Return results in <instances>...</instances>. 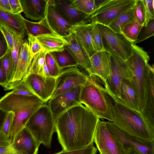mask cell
<instances>
[{
    "label": "cell",
    "instance_id": "cell-1",
    "mask_svg": "<svg viewBox=\"0 0 154 154\" xmlns=\"http://www.w3.org/2000/svg\"><path fill=\"white\" fill-rule=\"evenodd\" d=\"M100 119L81 103L60 115L55 120V132L63 150L77 149L93 145Z\"/></svg>",
    "mask_w": 154,
    "mask_h": 154
},
{
    "label": "cell",
    "instance_id": "cell-2",
    "mask_svg": "<svg viewBox=\"0 0 154 154\" xmlns=\"http://www.w3.org/2000/svg\"><path fill=\"white\" fill-rule=\"evenodd\" d=\"M45 103L35 95H19L11 91L0 99V108L7 112H12L14 115L8 138L10 143L25 127L31 116Z\"/></svg>",
    "mask_w": 154,
    "mask_h": 154
},
{
    "label": "cell",
    "instance_id": "cell-3",
    "mask_svg": "<svg viewBox=\"0 0 154 154\" xmlns=\"http://www.w3.org/2000/svg\"><path fill=\"white\" fill-rule=\"evenodd\" d=\"M80 100L100 119L113 121L111 98L95 78L88 75L87 82L82 86Z\"/></svg>",
    "mask_w": 154,
    "mask_h": 154
},
{
    "label": "cell",
    "instance_id": "cell-4",
    "mask_svg": "<svg viewBox=\"0 0 154 154\" xmlns=\"http://www.w3.org/2000/svg\"><path fill=\"white\" fill-rule=\"evenodd\" d=\"M112 123L125 133L145 141H154V131L149 128L140 112L114 102Z\"/></svg>",
    "mask_w": 154,
    "mask_h": 154
},
{
    "label": "cell",
    "instance_id": "cell-5",
    "mask_svg": "<svg viewBox=\"0 0 154 154\" xmlns=\"http://www.w3.org/2000/svg\"><path fill=\"white\" fill-rule=\"evenodd\" d=\"M133 46L131 54L125 61L132 72L131 80L138 95L140 112L144 106L151 65L149 63L150 57L147 52L135 44Z\"/></svg>",
    "mask_w": 154,
    "mask_h": 154
},
{
    "label": "cell",
    "instance_id": "cell-6",
    "mask_svg": "<svg viewBox=\"0 0 154 154\" xmlns=\"http://www.w3.org/2000/svg\"><path fill=\"white\" fill-rule=\"evenodd\" d=\"M25 127L40 145L51 148L52 135L55 132V120L46 102L31 116Z\"/></svg>",
    "mask_w": 154,
    "mask_h": 154
},
{
    "label": "cell",
    "instance_id": "cell-7",
    "mask_svg": "<svg viewBox=\"0 0 154 154\" xmlns=\"http://www.w3.org/2000/svg\"><path fill=\"white\" fill-rule=\"evenodd\" d=\"M135 0H106L90 15L87 23H93L106 26L121 14L133 8Z\"/></svg>",
    "mask_w": 154,
    "mask_h": 154
},
{
    "label": "cell",
    "instance_id": "cell-8",
    "mask_svg": "<svg viewBox=\"0 0 154 154\" xmlns=\"http://www.w3.org/2000/svg\"><path fill=\"white\" fill-rule=\"evenodd\" d=\"M97 25L101 35L104 50L111 55L126 60L132 53L134 43L122 34L114 32L108 26Z\"/></svg>",
    "mask_w": 154,
    "mask_h": 154
},
{
    "label": "cell",
    "instance_id": "cell-9",
    "mask_svg": "<svg viewBox=\"0 0 154 154\" xmlns=\"http://www.w3.org/2000/svg\"><path fill=\"white\" fill-rule=\"evenodd\" d=\"M132 77L131 71L125 61L110 55V74L104 85L106 91L114 101L120 97L122 81L132 79Z\"/></svg>",
    "mask_w": 154,
    "mask_h": 154
},
{
    "label": "cell",
    "instance_id": "cell-10",
    "mask_svg": "<svg viewBox=\"0 0 154 154\" xmlns=\"http://www.w3.org/2000/svg\"><path fill=\"white\" fill-rule=\"evenodd\" d=\"M88 77V75L80 71L78 66L63 69L56 78L55 87L51 98L75 87L82 86L87 82Z\"/></svg>",
    "mask_w": 154,
    "mask_h": 154
},
{
    "label": "cell",
    "instance_id": "cell-11",
    "mask_svg": "<svg viewBox=\"0 0 154 154\" xmlns=\"http://www.w3.org/2000/svg\"><path fill=\"white\" fill-rule=\"evenodd\" d=\"M94 142L98 151L104 150L109 154H125V152L116 137L108 127L106 122L98 120Z\"/></svg>",
    "mask_w": 154,
    "mask_h": 154
},
{
    "label": "cell",
    "instance_id": "cell-12",
    "mask_svg": "<svg viewBox=\"0 0 154 154\" xmlns=\"http://www.w3.org/2000/svg\"><path fill=\"white\" fill-rule=\"evenodd\" d=\"M106 122L120 142L125 152L131 150L138 154H154V141H146L131 136L119 129L112 122Z\"/></svg>",
    "mask_w": 154,
    "mask_h": 154
},
{
    "label": "cell",
    "instance_id": "cell-13",
    "mask_svg": "<svg viewBox=\"0 0 154 154\" xmlns=\"http://www.w3.org/2000/svg\"><path fill=\"white\" fill-rule=\"evenodd\" d=\"M56 78L44 77L35 73L30 74L23 82L34 95L47 102L53 94Z\"/></svg>",
    "mask_w": 154,
    "mask_h": 154
},
{
    "label": "cell",
    "instance_id": "cell-14",
    "mask_svg": "<svg viewBox=\"0 0 154 154\" xmlns=\"http://www.w3.org/2000/svg\"><path fill=\"white\" fill-rule=\"evenodd\" d=\"M33 58L28 41L24 40L20 48L14 74L11 81L4 88L5 90H13L25 80L30 74Z\"/></svg>",
    "mask_w": 154,
    "mask_h": 154
},
{
    "label": "cell",
    "instance_id": "cell-15",
    "mask_svg": "<svg viewBox=\"0 0 154 154\" xmlns=\"http://www.w3.org/2000/svg\"><path fill=\"white\" fill-rule=\"evenodd\" d=\"M82 86L72 88L50 99L46 102L55 120L65 111L81 103L80 96Z\"/></svg>",
    "mask_w": 154,
    "mask_h": 154
},
{
    "label": "cell",
    "instance_id": "cell-16",
    "mask_svg": "<svg viewBox=\"0 0 154 154\" xmlns=\"http://www.w3.org/2000/svg\"><path fill=\"white\" fill-rule=\"evenodd\" d=\"M64 38L69 43V44L64 47V49L69 53L78 66L84 68L88 73L90 76L94 78L90 57L75 36L70 33Z\"/></svg>",
    "mask_w": 154,
    "mask_h": 154
},
{
    "label": "cell",
    "instance_id": "cell-17",
    "mask_svg": "<svg viewBox=\"0 0 154 154\" xmlns=\"http://www.w3.org/2000/svg\"><path fill=\"white\" fill-rule=\"evenodd\" d=\"M11 144L18 154H37L40 145L26 127L18 134Z\"/></svg>",
    "mask_w": 154,
    "mask_h": 154
},
{
    "label": "cell",
    "instance_id": "cell-18",
    "mask_svg": "<svg viewBox=\"0 0 154 154\" xmlns=\"http://www.w3.org/2000/svg\"><path fill=\"white\" fill-rule=\"evenodd\" d=\"M110 54L105 51H97L90 59L94 77L99 78L105 84L110 73Z\"/></svg>",
    "mask_w": 154,
    "mask_h": 154
},
{
    "label": "cell",
    "instance_id": "cell-19",
    "mask_svg": "<svg viewBox=\"0 0 154 154\" xmlns=\"http://www.w3.org/2000/svg\"><path fill=\"white\" fill-rule=\"evenodd\" d=\"M114 101L140 112L138 95L131 79H124L122 81L120 86V97Z\"/></svg>",
    "mask_w": 154,
    "mask_h": 154
},
{
    "label": "cell",
    "instance_id": "cell-20",
    "mask_svg": "<svg viewBox=\"0 0 154 154\" xmlns=\"http://www.w3.org/2000/svg\"><path fill=\"white\" fill-rule=\"evenodd\" d=\"M154 65L151 66L148 78L144 106L140 112L150 128L154 131Z\"/></svg>",
    "mask_w": 154,
    "mask_h": 154
},
{
    "label": "cell",
    "instance_id": "cell-21",
    "mask_svg": "<svg viewBox=\"0 0 154 154\" xmlns=\"http://www.w3.org/2000/svg\"><path fill=\"white\" fill-rule=\"evenodd\" d=\"M94 23H84L72 26L70 33L74 34L89 57L96 52L92 40L91 29Z\"/></svg>",
    "mask_w": 154,
    "mask_h": 154
},
{
    "label": "cell",
    "instance_id": "cell-22",
    "mask_svg": "<svg viewBox=\"0 0 154 154\" xmlns=\"http://www.w3.org/2000/svg\"><path fill=\"white\" fill-rule=\"evenodd\" d=\"M54 7L58 12L72 26L87 23L88 15L72 6L69 0H55Z\"/></svg>",
    "mask_w": 154,
    "mask_h": 154
},
{
    "label": "cell",
    "instance_id": "cell-23",
    "mask_svg": "<svg viewBox=\"0 0 154 154\" xmlns=\"http://www.w3.org/2000/svg\"><path fill=\"white\" fill-rule=\"evenodd\" d=\"M26 17L33 21L43 19L46 14V0H20Z\"/></svg>",
    "mask_w": 154,
    "mask_h": 154
},
{
    "label": "cell",
    "instance_id": "cell-24",
    "mask_svg": "<svg viewBox=\"0 0 154 154\" xmlns=\"http://www.w3.org/2000/svg\"><path fill=\"white\" fill-rule=\"evenodd\" d=\"M47 3V15L52 27L58 34L64 37L69 35V29L72 25L58 12L54 6Z\"/></svg>",
    "mask_w": 154,
    "mask_h": 154
},
{
    "label": "cell",
    "instance_id": "cell-25",
    "mask_svg": "<svg viewBox=\"0 0 154 154\" xmlns=\"http://www.w3.org/2000/svg\"><path fill=\"white\" fill-rule=\"evenodd\" d=\"M45 51L47 52H61L69 44L66 38L52 34H42L36 36Z\"/></svg>",
    "mask_w": 154,
    "mask_h": 154
},
{
    "label": "cell",
    "instance_id": "cell-26",
    "mask_svg": "<svg viewBox=\"0 0 154 154\" xmlns=\"http://www.w3.org/2000/svg\"><path fill=\"white\" fill-rule=\"evenodd\" d=\"M24 18L21 14L14 15L0 9V23L5 25L15 33L25 34Z\"/></svg>",
    "mask_w": 154,
    "mask_h": 154
},
{
    "label": "cell",
    "instance_id": "cell-27",
    "mask_svg": "<svg viewBox=\"0 0 154 154\" xmlns=\"http://www.w3.org/2000/svg\"><path fill=\"white\" fill-rule=\"evenodd\" d=\"M24 22L27 34H31L35 37L46 34L59 35L51 25L48 20L47 13L43 19L37 22L31 21L24 18Z\"/></svg>",
    "mask_w": 154,
    "mask_h": 154
},
{
    "label": "cell",
    "instance_id": "cell-28",
    "mask_svg": "<svg viewBox=\"0 0 154 154\" xmlns=\"http://www.w3.org/2000/svg\"><path fill=\"white\" fill-rule=\"evenodd\" d=\"M47 53L45 51H43L33 57L30 74L35 73L45 77L51 76L45 61L46 55Z\"/></svg>",
    "mask_w": 154,
    "mask_h": 154
},
{
    "label": "cell",
    "instance_id": "cell-29",
    "mask_svg": "<svg viewBox=\"0 0 154 154\" xmlns=\"http://www.w3.org/2000/svg\"><path fill=\"white\" fill-rule=\"evenodd\" d=\"M135 19L133 7L122 13L112 21L108 26L114 32L122 34L123 27Z\"/></svg>",
    "mask_w": 154,
    "mask_h": 154
},
{
    "label": "cell",
    "instance_id": "cell-30",
    "mask_svg": "<svg viewBox=\"0 0 154 154\" xmlns=\"http://www.w3.org/2000/svg\"><path fill=\"white\" fill-rule=\"evenodd\" d=\"M143 27V26L134 19L133 21L127 24L123 27L122 34L128 40L134 43L137 40Z\"/></svg>",
    "mask_w": 154,
    "mask_h": 154
},
{
    "label": "cell",
    "instance_id": "cell-31",
    "mask_svg": "<svg viewBox=\"0 0 154 154\" xmlns=\"http://www.w3.org/2000/svg\"><path fill=\"white\" fill-rule=\"evenodd\" d=\"M53 53L57 65L62 71L67 68L78 66L72 57L65 49L62 51Z\"/></svg>",
    "mask_w": 154,
    "mask_h": 154
},
{
    "label": "cell",
    "instance_id": "cell-32",
    "mask_svg": "<svg viewBox=\"0 0 154 154\" xmlns=\"http://www.w3.org/2000/svg\"><path fill=\"white\" fill-rule=\"evenodd\" d=\"M24 35L25 34H14L13 47L11 52L13 72V77L16 69L20 48L24 40L23 38Z\"/></svg>",
    "mask_w": 154,
    "mask_h": 154
},
{
    "label": "cell",
    "instance_id": "cell-33",
    "mask_svg": "<svg viewBox=\"0 0 154 154\" xmlns=\"http://www.w3.org/2000/svg\"><path fill=\"white\" fill-rule=\"evenodd\" d=\"M70 5L79 11L89 15L95 10L94 0H69Z\"/></svg>",
    "mask_w": 154,
    "mask_h": 154
},
{
    "label": "cell",
    "instance_id": "cell-34",
    "mask_svg": "<svg viewBox=\"0 0 154 154\" xmlns=\"http://www.w3.org/2000/svg\"><path fill=\"white\" fill-rule=\"evenodd\" d=\"M2 65L7 84L13 76L11 52L9 51L2 58Z\"/></svg>",
    "mask_w": 154,
    "mask_h": 154
},
{
    "label": "cell",
    "instance_id": "cell-35",
    "mask_svg": "<svg viewBox=\"0 0 154 154\" xmlns=\"http://www.w3.org/2000/svg\"><path fill=\"white\" fill-rule=\"evenodd\" d=\"M45 63L51 76L56 78L62 70L59 67L53 52H48L46 54Z\"/></svg>",
    "mask_w": 154,
    "mask_h": 154
},
{
    "label": "cell",
    "instance_id": "cell-36",
    "mask_svg": "<svg viewBox=\"0 0 154 154\" xmlns=\"http://www.w3.org/2000/svg\"><path fill=\"white\" fill-rule=\"evenodd\" d=\"M135 19L144 26L146 21L145 8L143 0H135L133 7Z\"/></svg>",
    "mask_w": 154,
    "mask_h": 154
},
{
    "label": "cell",
    "instance_id": "cell-37",
    "mask_svg": "<svg viewBox=\"0 0 154 154\" xmlns=\"http://www.w3.org/2000/svg\"><path fill=\"white\" fill-rule=\"evenodd\" d=\"M142 29L134 44L141 42L154 35V19L150 20L147 25Z\"/></svg>",
    "mask_w": 154,
    "mask_h": 154
},
{
    "label": "cell",
    "instance_id": "cell-38",
    "mask_svg": "<svg viewBox=\"0 0 154 154\" xmlns=\"http://www.w3.org/2000/svg\"><path fill=\"white\" fill-rule=\"evenodd\" d=\"M91 33L93 43L96 52L104 51L101 35L97 24L94 23L93 25Z\"/></svg>",
    "mask_w": 154,
    "mask_h": 154
},
{
    "label": "cell",
    "instance_id": "cell-39",
    "mask_svg": "<svg viewBox=\"0 0 154 154\" xmlns=\"http://www.w3.org/2000/svg\"><path fill=\"white\" fill-rule=\"evenodd\" d=\"M27 35L28 45L33 57L39 52L45 51L35 36L29 34Z\"/></svg>",
    "mask_w": 154,
    "mask_h": 154
},
{
    "label": "cell",
    "instance_id": "cell-40",
    "mask_svg": "<svg viewBox=\"0 0 154 154\" xmlns=\"http://www.w3.org/2000/svg\"><path fill=\"white\" fill-rule=\"evenodd\" d=\"M0 31L6 42L8 50L11 52L13 44V35L15 33L4 24L0 23Z\"/></svg>",
    "mask_w": 154,
    "mask_h": 154
},
{
    "label": "cell",
    "instance_id": "cell-41",
    "mask_svg": "<svg viewBox=\"0 0 154 154\" xmlns=\"http://www.w3.org/2000/svg\"><path fill=\"white\" fill-rule=\"evenodd\" d=\"M97 149L93 145L81 149L70 151L62 150L54 154H96Z\"/></svg>",
    "mask_w": 154,
    "mask_h": 154
},
{
    "label": "cell",
    "instance_id": "cell-42",
    "mask_svg": "<svg viewBox=\"0 0 154 154\" xmlns=\"http://www.w3.org/2000/svg\"><path fill=\"white\" fill-rule=\"evenodd\" d=\"M14 116L13 112H8L2 128L1 132L8 138L10 133Z\"/></svg>",
    "mask_w": 154,
    "mask_h": 154
},
{
    "label": "cell",
    "instance_id": "cell-43",
    "mask_svg": "<svg viewBox=\"0 0 154 154\" xmlns=\"http://www.w3.org/2000/svg\"><path fill=\"white\" fill-rule=\"evenodd\" d=\"M144 4L146 15V21L144 26L149 21L154 19V0H143Z\"/></svg>",
    "mask_w": 154,
    "mask_h": 154
},
{
    "label": "cell",
    "instance_id": "cell-44",
    "mask_svg": "<svg viewBox=\"0 0 154 154\" xmlns=\"http://www.w3.org/2000/svg\"><path fill=\"white\" fill-rule=\"evenodd\" d=\"M14 94L26 96L34 95L23 82L11 91Z\"/></svg>",
    "mask_w": 154,
    "mask_h": 154
},
{
    "label": "cell",
    "instance_id": "cell-45",
    "mask_svg": "<svg viewBox=\"0 0 154 154\" xmlns=\"http://www.w3.org/2000/svg\"><path fill=\"white\" fill-rule=\"evenodd\" d=\"M11 13L14 15H19L23 12L20 0H10Z\"/></svg>",
    "mask_w": 154,
    "mask_h": 154
},
{
    "label": "cell",
    "instance_id": "cell-46",
    "mask_svg": "<svg viewBox=\"0 0 154 154\" xmlns=\"http://www.w3.org/2000/svg\"><path fill=\"white\" fill-rule=\"evenodd\" d=\"M0 154H18L14 149L11 143L0 146Z\"/></svg>",
    "mask_w": 154,
    "mask_h": 154
},
{
    "label": "cell",
    "instance_id": "cell-47",
    "mask_svg": "<svg viewBox=\"0 0 154 154\" xmlns=\"http://www.w3.org/2000/svg\"><path fill=\"white\" fill-rule=\"evenodd\" d=\"M9 51L8 50L6 43L0 38V59L3 57Z\"/></svg>",
    "mask_w": 154,
    "mask_h": 154
},
{
    "label": "cell",
    "instance_id": "cell-48",
    "mask_svg": "<svg viewBox=\"0 0 154 154\" xmlns=\"http://www.w3.org/2000/svg\"><path fill=\"white\" fill-rule=\"evenodd\" d=\"M0 9L11 13V8L9 0H0Z\"/></svg>",
    "mask_w": 154,
    "mask_h": 154
},
{
    "label": "cell",
    "instance_id": "cell-49",
    "mask_svg": "<svg viewBox=\"0 0 154 154\" xmlns=\"http://www.w3.org/2000/svg\"><path fill=\"white\" fill-rule=\"evenodd\" d=\"M2 59H0V85L4 88L7 85V82L2 66Z\"/></svg>",
    "mask_w": 154,
    "mask_h": 154
},
{
    "label": "cell",
    "instance_id": "cell-50",
    "mask_svg": "<svg viewBox=\"0 0 154 154\" xmlns=\"http://www.w3.org/2000/svg\"><path fill=\"white\" fill-rule=\"evenodd\" d=\"M8 112L0 108V132H1L2 125L7 116Z\"/></svg>",
    "mask_w": 154,
    "mask_h": 154
},
{
    "label": "cell",
    "instance_id": "cell-51",
    "mask_svg": "<svg viewBox=\"0 0 154 154\" xmlns=\"http://www.w3.org/2000/svg\"><path fill=\"white\" fill-rule=\"evenodd\" d=\"M10 143L8 137L2 133L0 132V146L6 145Z\"/></svg>",
    "mask_w": 154,
    "mask_h": 154
},
{
    "label": "cell",
    "instance_id": "cell-52",
    "mask_svg": "<svg viewBox=\"0 0 154 154\" xmlns=\"http://www.w3.org/2000/svg\"><path fill=\"white\" fill-rule=\"evenodd\" d=\"M106 0H94L95 9L99 7Z\"/></svg>",
    "mask_w": 154,
    "mask_h": 154
},
{
    "label": "cell",
    "instance_id": "cell-53",
    "mask_svg": "<svg viewBox=\"0 0 154 154\" xmlns=\"http://www.w3.org/2000/svg\"><path fill=\"white\" fill-rule=\"evenodd\" d=\"M125 154H138L134 151H132L131 150H128V151L125 152Z\"/></svg>",
    "mask_w": 154,
    "mask_h": 154
},
{
    "label": "cell",
    "instance_id": "cell-54",
    "mask_svg": "<svg viewBox=\"0 0 154 154\" xmlns=\"http://www.w3.org/2000/svg\"><path fill=\"white\" fill-rule=\"evenodd\" d=\"M100 154H109L106 151L104 150H101L99 151Z\"/></svg>",
    "mask_w": 154,
    "mask_h": 154
}]
</instances>
